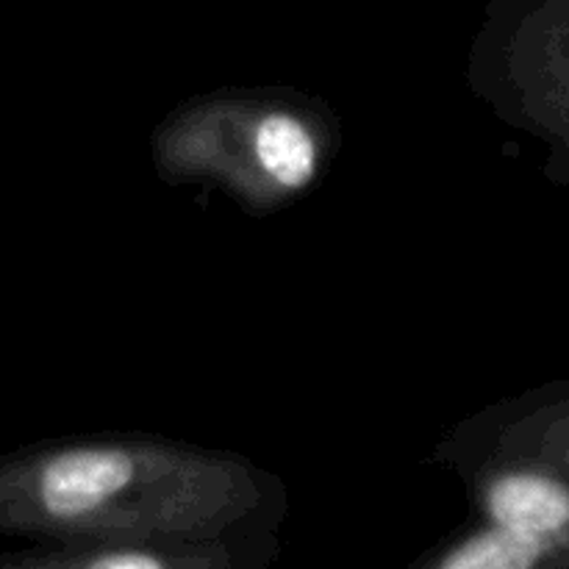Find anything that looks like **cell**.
<instances>
[{
    "label": "cell",
    "instance_id": "1",
    "mask_svg": "<svg viewBox=\"0 0 569 569\" xmlns=\"http://www.w3.org/2000/svg\"><path fill=\"white\" fill-rule=\"evenodd\" d=\"M133 476L131 461L114 450H76L42 472V503L56 517H81L120 492Z\"/></svg>",
    "mask_w": 569,
    "mask_h": 569
},
{
    "label": "cell",
    "instance_id": "2",
    "mask_svg": "<svg viewBox=\"0 0 569 569\" xmlns=\"http://www.w3.org/2000/svg\"><path fill=\"white\" fill-rule=\"evenodd\" d=\"M489 511L498 526L542 539L569 522V492L542 476H509L489 492Z\"/></svg>",
    "mask_w": 569,
    "mask_h": 569
},
{
    "label": "cell",
    "instance_id": "3",
    "mask_svg": "<svg viewBox=\"0 0 569 569\" xmlns=\"http://www.w3.org/2000/svg\"><path fill=\"white\" fill-rule=\"evenodd\" d=\"M259 164L281 187L300 189L311 181L317 167V148L300 120L289 114H270L256 128Z\"/></svg>",
    "mask_w": 569,
    "mask_h": 569
},
{
    "label": "cell",
    "instance_id": "4",
    "mask_svg": "<svg viewBox=\"0 0 569 569\" xmlns=\"http://www.w3.org/2000/svg\"><path fill=\"white\" fill-rule=\"evenodd\" d=\"M542 556V539L500 526L470 539L445 559L450 569H526Z\"/></svg>",
    "mask_w": 569,
    "mask_h": 569
},
{
    "label": "cell",
    "instance_id": "5",
    "mask_svg": "<svg viewBox=\"0 0 569 569\" xmlns=\"http://www.w3.org/2000/svg\"><path fill=\"white\" fill-rule=\"evenodd\" d=\"M159 565H161L159 559L144 553H114L94 561V567L98 569H156Z\"/></svg>",
    "mask_w": 569,
    "mask_h": 569
}]
</instances>
